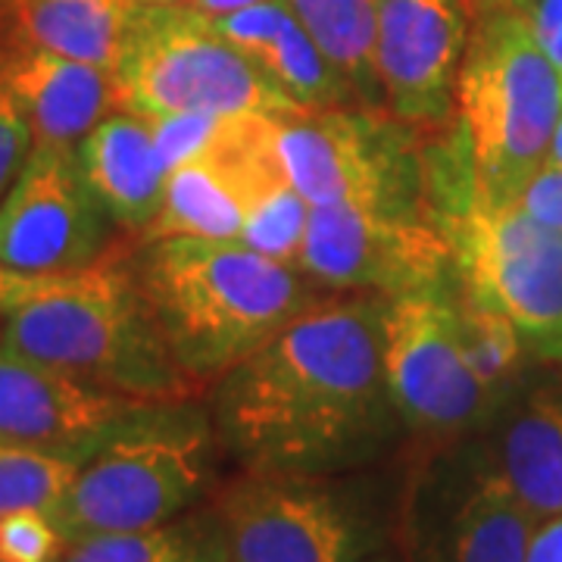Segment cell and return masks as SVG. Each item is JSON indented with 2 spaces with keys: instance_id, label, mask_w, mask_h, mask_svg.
<instances>
[{
  "instance_id": "1",
  "label": "cell",
  "mask_w": 562,
  "mask_h": 562,
  "mask_svg": "<svg viewBox=\"0 0 562 562\" xmlns=\"http://www.w3.org/2000/svg\"><path fill=\"white\" fill-rule=\"evenodd\" d=\"M384 297L328 294L213 391V435L247 472L338 475L379 457L401 413L384 369Z\"/></svg>"
},
{
  "instance_id": "2",
  "label": "cell",
  "mask_w": 562,
  "mask_h": 562,
  "mask_svg": "<svg viewBox=\"0 0 562 562\" xmlns=\"http://www.w3.org/2000/svg\"><path fill=\"white\" fill-rule=\"evenodd\" d=\"M0 344L85 384L140 403H188L203 387L172 357L128 254L57 276H22Z\"/></svg>"
},
{
  "instance_id": "3",
  "label": "cell",
  "mask_w": 562,
  "mask_h": 562,
  "mask_svg": "<svg viewBox=\"0 0 562 562\" xmlns=\"http://www.w3.org/2000/svg\"><path fill=\"white\" fill-rule=\"evenodd\" d=\"M128 266L172 357L203 391L322 301L303 269L241 241H140Z\"/></svg>"
},
{
  "instance_id": "4",
  "label": "cell",
  "mask_w": 562,
  "mask_h": 562,
  "mask_svg": "<svg viewBox=\"0 0 562 562\" xmlns=\"http://www.w3.org/2000/svg\"><path fill=\"white\" fill-rule=\"evenodd\" d=\"M457 110L475 201L516 203L550 154L562 116V76L525 10L472 22L457 79Z\"/></svg>"
},
{
  "instance_id": "5",
  "label": "cell",
  "mask_w": 562,
  "mask_h": 562,
  "mask_svg": "<svg viewBox=\"0 0 562 562\" xmlns=\"http://www.w3.org/2000/svg\"><path fill=\"white\" fill-rule=\"evenodd\" d=\"M181 403H157L81 462L50 513L66 543L88 535L144 531L184 516L206 494L213 435Z\"/></svg>"
},
{
  "instance_id": "6",
  "label": "cell",
  "mask_w": 562,
  "mask_h": 562,
  "mask_svg": "<svg viewBox=\"0 0 562 562\" xmlns=\"http://www.w3.org/2000/svg\"><path fill=\"white\" fill-rule=\"evenodd\" d=\"M113 79L120 110L144 120L172 113L281 116L301 110L266 69L222 38L213 16L191 3H140Z\"/></svg>"
},
{
  "instance_id": "7",
  "label": "cell",
  "mask_w": 562,
  "mask_h": 562,
  "mask_svg": "<svg viewBox=\"0 0 562 562\" xmlns=\"http://www.w3.org/2000/svg\"><path fill=\"white\" fill-rule=\"evenodd\" d=\"M409 128L394 116L379 120L369 106H301L272 116L281 172L313 206L353 203L435 220Z\"/></svg>"
},
{
  "instance_id": "8",
  "label": "cell",
  "mask_w": 562,
  "mask_h": 562,
  "mask_svg": "<svg viewBox=\"0 0 562 562\" xmlns=\"http://www.w3.org/2000/svg\"><path fill=\"white\" fill-rule=\"evenodd\" d=\"M443 232L462 288L516 325L528 357L562 362V232L535 222L519 203L475 198Z\"/></svg>"
},
{
  "instance_id": "9",
  "label": "cell",
  "mask_w": 562,
  "mask_h": 562,
  "mask_svg": "<svg viewBox=\"0 0 562 562\" xmlns=\"http://www.w3.org/2000/svg\"><path fill=\"white\" fill-rule=\"evenodd\" d=\"M228 562H353L375 528L328 475L247 472L213 494Z\"/></svg>"
},
{
  "instance_id": "10",
  "label": "cell",
  "mask_w": 562,
  "mask_h": 562,
  "mask_svg": "<svg viewBox=\"0 0 562 562\" xmlns=\"http://www.w3.org/2000/svg\"><path fill=\"white\" fill-rule=\"evenodd\" d=\"M384 369L401 422L428 441H457L501 406L465 362L453 284L387 301Z\"/></svg>"
},
{
  "instance_id": "11",
  "label": "cell",
  "mask_w": 562,
  "mask_h": 562,
  "mask_svg": "<svg viewBox=\"0 0 562 562\" xmlns=\"http://www.w3.org/2000/svg\"><path fill=\"white\" fill-rule=\"evenodd\" d=\"M301 269L328 294L391 301L453 284L457 257L431 216L331 203L313 206Z\"/></svg>"
},
{
  "instance_id": "12",
  "label": "cell",
  "mask_w": 562,
  "mask_h": 562,
  "mask_svg": "<svg viewBox=\"0 0 562 562\" xmlns=\"http://www.w3.org/2000/svg\"><path fill=\"white\" fill-rule=\"evenodd\" d=\"M110 225L81 176L79 150L35 144L0 201V262L16 276H57L110 254Z\"/></svg>"
},
{
  "instance_id": "13",
  "label": "cell",
  "mask_w": 562,
  "mask_h": 562,
  "mask_svg": "<svg viewBox=\"0 0 562 562\" xmlns=\"http://www.w3.org/2000/svg\"><path fill=\"white\" fill-rule=\"evenodd\" d=\"M281 181L288 179L272 140V116L235 113L201 157L169 172L160 213L144 228L140 241H238L247 213Z\"/></svg>"
},
{
  "instance_id": "14",
  "label": "cell",
  "mask_w": 562,
  "mask_h": 562,
  "mask_svg": "<svg viewBox=\"0 0 562 562\" xmlns=\"http://www.w3.org/2000/svg\"><path fill=\"white\" fill-rule=\"evenodd\" d=\"M469 29L460 0H382L375 72L394 120L413 128L450 120Z\"/></svg>"
},
{
  "instance_id": "15",
  "label": "cell",
  "mask_w": 562,
  "mask_h": 562,
  "mask_svg": "<svg viewBox=\"0 0 562 562\" xmlns=\"http://www.w3.org/2000/svg\"><path fill=\"white\" fill-rule=\"evenodd\" d=\"M150 406L157 403L85 384L0 344V441L88 460Z\"/></svg>"
},
{
  "instance_id": "16",
  "label": "cell",
  "mask_w": 562,
  "mask_h": 562,
  "mask_svg": "<svg viewBox=\"0 0 562 562\" xmlns=\"http://www.w3.org/2000/svg\"><path fill=\"white\" fill-rule=\"evenodd\" d=\"M0 81L20 103L35 144L79 147L88 132L120 110L110 69L66 60L38 47L0 44Z\"/></svg>"
},
{
  "instance_id": "17",
  "label": "cell",
  "mask_w": 562,
  "mask_h": 562,
  "mask_svg": "<svg viewBox=\"0 0 562 562\" xmlns=\"http://www.w3.org/2000/svg\"><path fill=\"white\" fill-rule=\"evenodd\" d=\"M222 38L244 50L260 69H266L279 88L310 110L322 106H353L360 101L357 88L335 63L325 57L316 38L303 29L284 0H262L232 13L213 16Z\"/></svg>"
},
{
  "instance_id": "18",
  "label": "cell",
  "mask_w": 562,
  "mask_h": 562,
  "mask_svg": "<svg viewBox=\"0 0 562 562\" xmlns=\"http://www.w3.org/2000/svg\"><path fill=\"white\" fill-rule=\"evenodd\" d=\"M76 150L81 176L106 216L140 238L160 213L169 179L150 120L116 110L88 132Z\"/></svg>"
},
{
  "instance_id": "19",
  "label": "cell",
  "mask_w": 562,
  "mask_h": 562,
  "mask_svg": "<svg viewBox=\"0 0 562 562\" xmlns=\"http://www.w3.org/2000/svg\"><path fill=\"white\" fill-rule=\"evenodd\" d=\"M3 44L116 69L140 3L135 0H0Z\"/></svg>"
},
{
  "instance_id": "20",
  "label": "cell",
  "mask_w": 562,
  "mask_h": 562,
  "mask_svg": "<svg viewBox=\"0 0 562 562\" xmlns=\"http://www.w3.org/2000/svg\"><path fill=\"white\" fill-rule=\"evenodd\" d=\"M541 522L501 472L491 469L469 484L457 506L431 528L422 562H525Z\"/></svg>"
},
{
  "instance_id": "21",
  "label": "cell",
  "mask_w": 562,
  "mask_h": 562,
  "mask_svg": "<svg viewBox=\"0 0 562 562\" xmlns=\"http://www.w3.org/2000/svg\"><path fill=\"white\" fill-rule=\"evenodd\" d=\"M497 472L541 519L562 516V401L538 394L501 438Z\"/></svg>"
},
{
  "instance_id": "22",
  "label": "cell",
  "mask_w": 562,
  "mask_h": 562,
  "mask_svg": "<svg viewBox=\"0 0 562 562\" xmlns=\"http://www.w3.org/2000/svg\"><path fill=\"white\" fill-rule=\"evenodd\" d=\"M60 562H228L213 506L144 531L88 535L66 543Z\"/></svg>"
},
{
  "instance_id": "23",
  "label": "cell",
  "mask_w": 562,
  "mask_h": 562,
  "mask_svg": "<svg viewBox=\"0 0 562 562\" xmlns=\"http://www.w3.org/2000/svg\"><path fill=\"white\" fill-rule=\"evenodd\" d=\"M325 57L357 88L360 101L375 110L382 85L375 72V32L382 0H284Z\"/></svg>"
},
{
  "instance_id": "24",
  "label": "cell",
  "mask_w": 562,
  "mask_h": 562,
  "mask_svg": "<svg viewBox=\"0 0 562 562\" xmlns=\"http://www.w3.org/2000/svg\"><path fill=\"white\" fill-rule=\"evenodd\" d=\"M453 301H457V325H460L465 362L491 394L503 397V391L519 375L522 360L528 357L516 325L501 310L465 291L462 284H457Z\"/></svg>"
},
{
  "instance_id": "25",
  "label": "cell",
  "mask_w": 562,
  "mask_h": 562,
  "mask_svg": "<svg viewBox=\"0 0 562 562\" xmlns=\"http://www.w3.org/2000/svg\"><path fill=\"white\" fill-rule=\"evenodd\" d=\"M310 216H313V203L306 201L291 181H281L276 191H269L247 213L238 241L272 257V260L301 269Z\"/></svg>"
},
{
  "instance_id": "26",
  "label": "cell",
  "mask_w": 562,
  "mask_h": 562,
  "mask_svg": "<svg viewBox=\"0 0 562 562\" xmlns=\"http://www.w3.org/2000/svg\"><path fill=\"white\" fill-rule=\"evenodd\" d=\"M66 535L44 509H16L0 516V560L3 562H60Z\"/></svg>"
},
{
  "instance_id": "27",
  "label": "cell",
  "mask_w": 562,
  "mask_h": 562,
  "mask_svg": "<svg viewBox=\"0 0 562 562\" xmlns=\"http://www.w3.org/2000/svg\"><path fill=\"white\" fill-rule=\"evenodd\" d=\"M228 116H235V113H172V116L150 120L166 172L179 169L181 162L201 157L203 150L220 138Z\"/></svg>"
},
{
  "instance_id": "28",
  "label": "cell",
  "mask_w": 562,
  "mask_h": 562,
  "mask_svg": "<svg viewBox=\"0 0 562 562\" xmlns=\"http://www.w3.org/2000/svg\"><path fill=\"white\" fill-rule=\"evenodd\" d=\"M32 147H35L32 125L20 110V103L7 91V85L0 81V201L13 188Z\"/></svg>"
},
{
  "instance_id": "29",
  "label": "cell",
  "mask_w": 562,
  "mask_h": 562,
  "mask_svg": "<svg viewBox=\"0 0 562 562\" xmlns=\"http://www.w3.org/2000/svg\"><path fill=\"white\" fill-rule=\"evenodd\" d=\"M516 203L535 222H541L553 232H562V166L550 160L543 162L519 191Z\"/></svg>"
},
{
  "instance_id": "30",
  "label": "cell",
  "mask_w": 562,
  "mask_h": 562,
  "mask_svg": "<svg viewBox=\"0 0 562 562\" xmlns=\"http://www.w3.org/2000/svg\"><path fill=\"white\" fill-rule=\"evenodd\" d=\"M528 16H531V29L541 41L543 54L562 76V0H535Z\"/></svg>"
},
{
  "instance_id": "31",
  "label": "cell",
  "mask_w": 562,
  "mask_h": 562,
  "mask_svg": "<svg viewBox=\"0 0 562 562\" xmlns=\"http://www.w3.org/2000/svg\"><path fill=\"white\" fill-rule=\"evenodd\" d=\"M525 562H562V516H550L538 525Z\"/></svg>"
},
{
  "instance_id": "32",
  "label": "cell",
  "mask_w": 562,
  "mask_h": 562,
  "mask_svg": "<svg viewBox=\"0 0 562 562\" xmlns=\"http://www.w3.org/2000/svg\"><path fill=\"white\" fill-rule=\"evenodd\" d=\"M462 10L469 13V20H482V16H491V13H503V10H531L535 0H460Z\"/></svg>"
},
{
  "instance_id": "33",
  "label": "cell",
  "mask_w": 562,
  "mask_h": 562,
  "mask_svg": "<svg viewBox=\"0 0 562 562\" xmlns=\"http://www.w3.org/2000/svg\"><path fill=\"white\" fill-rule=\"evenodd\" d=\"M254 3H262V0H191V7L206 13V16L232 13V10H241V7H254Z\"/></svg>"
},
{
  "instance_id": "34",
  "label": "cell",
  "mask_w": 562,
  "mask_h": 562,
  "mask_svg": "<svg viewBox=\"0 0 562 562\" xmlns=\"http://www.w3.org/2000/svg\"><path fill=\"white\" fill-rule=\"evenodd\" d=\"M22 276H16V272H10L3 262H0V310L7 306V301L16 294V288H20Z\"/></svg>"
},
{
  "instance_id": "35",
  "label": "cell",
  "mask_w": 562,
  "mask_h": 562,
  "mask_svg": "<svg viewBox=\"0 0 562 562\" xmlns=\"http://www.w3.org/2000/svg\"><path fill=\"white\" fill-rule=\"evenodd\" d=\"M547 160L557 162V166H562V116H560V122H557L553 140H550V154H547Z\"/></svg>"
},
{
  "instance_id": "36",
  "label": "cell",
  "mask_w": 562,
  "mask_h": 562,
  "mask_svg": "<svg viewBox=\"0 0 562 562\" xmlns=\"http://www.w3.org/2000/svg\"><path fill=\"white\" fill-rule=\"evenodd\" d=\"M135 3H147V7H172V3H191V0H135Z\"/></svg>"
},
{
  "instance_id": "37",
  "label": "cell",
  "mask_w": 562,
  "mask_h": 562,
  "mask_svg": "<svg viewBox=\"0 0 562 562\" xmlns=\"http://www.w3.org/2000/svg\"><path fill=\"white\" fill-rule=\"evenodd\" d=\"M353 562H394L391 557H379L375 550L372 553H366V557H360V560H353Z\"/></svg>"
},
{
  "instance_id": "38",
  "label": "cell",
  "mask_w": 562,
  "mask_h": 562,
  "mask_svg": "<svg viewBox=\"0 0 562 562\" xmlns=\"http://www.w3.org/2000/svg\"><path fill=\"white\" fill-rule=\"evenodd\" d=\"M0 319H3V310H0Z\"/></svg>"
},
{
  "instance_id": "39",
  "label": "cell",
  "mask_w": 562,
  "mask_h": 562,
  "mask_svg": "<svg viewBox=\"0 0 562 562\" xmlns=\"http://www.w3.org/2000/svg\"><path fill=\"white\" fill-rule=\"evenodd\" d=\"M0 562H3V560H0Z\"/></svg>"
}]
</instances>
